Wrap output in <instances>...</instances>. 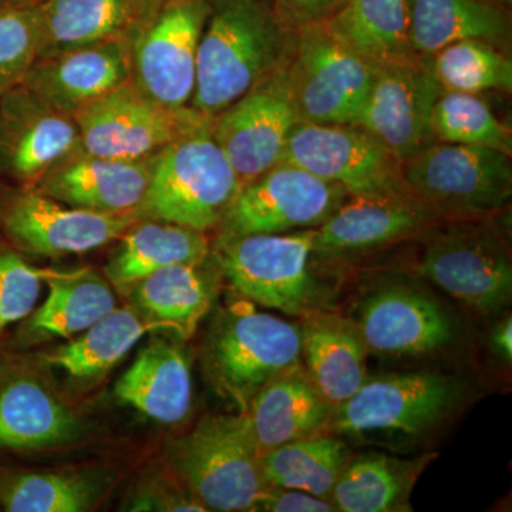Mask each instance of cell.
<instances>
[{"mask_svg":"<svg viewBox=\"0 0 512 512\" xmlns=\"http://www.w3.org/2000/svg\"><path fill=\"white\" fill-rule=\"evenodd\" d=\"M296 33L269 0H207L191 109L214 119L288 63Z\"/></svg>","mask_w":512,"mask_h":512,"instance_id":"obj_1","label":"cell"},{"mask_svg":"<svg viewBox=\"0 0 512 512\" xmlns=\"http://www.w3.org/2000/svg\"><path fill=\"white\" fill-rule=\"evenodd\" d=\"M202 365L215 392L244 414L266 384L302 366L301 328L238 296L212 320Z\"/></svg>","mask_w":512,"mask_h":512,"instance_id":"obj_2","label":"cell"},{"mask_svg":"<svg viewBox=\"0 0 512 512\" xmlns=\"http://www.w3.org/2000/svg\"><path fill=\"white\" fill-rule=\"evenodd\" d=\"M241 183L211 130V120L175 140L156 157L140 220L217 232Z\"/></svg>","mask_w":512,"mask_h":512,"instance_id":"obj_3","label":"cell"},{"mask_svg":"<svg viewBox=\"0 0 512 512\" xmlns=\"http://www.w3.org/2000/svg\"><path fill=\"white\" fill-rule=\"evenodd\" d=\"M494 220L443 221L414 238L416 271L481 316L503 311L512 298L510 244Z\"/></svg>","mask_w":512,"mask_h":512,"instance_id":"obj_4","label":"cell"},{"mask_svg":"<svg viewBox=\"0 0 512 512\" xmlns=\"http://www.w3.org/2000/svg\"><path fill=\"white\" fill-rule=\"evenodd\" d=\"M315 229L221 237L211 256L222 279L247 301L292 316L322 309L325 289L313 274Z\"/></svg>","mask_w":512,"mask_h":512,"instance_id":"obj_5","label":"cell"},{"mask_svg":"<svg viewBox=\"0 0 512 512\" xmlns=\"http://www.w3.org/2000/svg\"><path fill=\"white\" fill-rule=\"evenodd\" d=\"M244 414L204 417L168 443L165 464L208 511H254L266 485Z\"/></svg>","mask_w":512,"mask_h":512,"instance_id":"obj_6","label":"cell"},{"mask_svg":"<svg viewBox=\"0 0 512 512\" xmlns=\"http://www.w3.org/2000/svg\"><path fill=\"white\" fill-rule=\"evenodd\" d=\"M463 396L457 379L439 373L367 377L333 412L328 429L367 443L417 440L456 412Z\"/></svg>","mask_w":512,"mask_h":512,"instance_id":"obj_7","label":"cell"},{"mask_svg":"<svg viewBox=\"0 0 512 512\" xmlns=\"http://www.w3.org/2000/svg\"><path fill=\"white\" fill-rule=\"evenodd\" d=\"M417 200L441 221L495 217L510 205V154L493 148L434 141L403 163Z\"/></svg>","mask_w":512,"mask_h":512,"instance_id":"obj_8","label":"cell"},{"mask_svg":"<svg viewBox=\"0 0 512 512\" xmlns=\"http://www.w3.org/2000/svg\"><path fill=\"white\" fill-rule=\"evenodd\" d=\"M376 67L339 43L322 23L298 30L286 76L299 121L356 126Z\"/></svg>","mask_w":512,"mask_h":512,"instance_id":"obj_9","label":"cell"},{"mask_svg":"<svg viewBox=\"0 0 512 512\" xmlns=\"http://www.w3.org/2000/svg\"><path fill=\"white\" fill-rule=\"evenodd\" d=\"M138 220L69 207L35 187L0 181V238L26 258L86 254L116 242Z\"/></svg>","mask_w":512,"mask_h":512,"instance_id":"obj_10","label":"cell"},{"mask_svg":"<svg viewBox=\"0 0 512 512\" xmlns=\"http://www.w3.org/2000/svg\"><path fill=\"white\" fill-rule=\"evenodd\" d=\"M281 161L340 185L349 197L417 200L404 180L403 161L356 126L299 121Z\"/></svg>","mask_w":512,"mask_h":512,"instance_id":"obj_11","label":"cell"},{"mask_svg":"<svg viewBox=\"0 0 512 512\" xmlns=\"http://www.w3.org/2000/svg\"><path fill=\"white\" fill-rule=\"evenodd\" d=\"M73 120L86 153L143 160L211 119L190 106H164L130 82L84 107Z\"/></svg>","mask_w":512,"mask_h":512,"instance_id":"obj_12","label":"cell"},{"mask_svg":"<svg viewBox=\"0 0 512 512\" xmlns=\"http://www.w3.org/2000/svg\"><path fill=\"white\" fill-rule=\"evenodd\" d=\"M348 197L340 185L281 161L251 183L242 185L217 235L242 237L316 229Z\"/></svg>","mask_w":512,"mask_h":512,"instance_id":"obj_13","label":"cell"},{"mask_svg":"<svg viewBox=\"0 0 512 512\" xmlns=\"http://www.w3.org/2000/svg\"><path fill=\"white\" fill-rule=\"evenodd\" d=\"M205 18L207 0H164L133 30L131 83L137 90L164 106H190Z\"/></svg>","mask_w":512,"mask_h":512,"instance_id":"obj_14","label":"cell"},{"mask_svg":"<svg viewBox=\"0 0 512 512\" xmlns=\"http://www.w3.org/2000/svg\"><path fill=\"white\" fill-rule=\"evenodd\" d=\"M286 64L211 120L212 134L234 167L241 187L281 163L293 128L299 123Z\"/></svg>","mask_w":512,"mask_h":512,"instance_id":"obj_15","label":"cell"},{"mask_svg":"<svg viewBox=\"0 0 512 512\" xmlns=\"http://www.w3.org/2000/svg\"><path fill=\"white\" fill-rule=\"evenodd\" d=\"M87 431L82 416L32 366L0 349V456L74 446Z\"/></svg>","mask_w":512,"mask_h":512,"instance_id":"obj_16","label":"cell"},{"mask_svg":"<svg viewBox=\"0 0 512 512\" xmlns=\"http://www.w3.org/2000/svg\"><path fill=\"white\" fill-rule=\"evenodd\" d=\"M443 93L431 59L414 57L377 66L356 127L404 163L436 141L430 119L434 104Z\"/></svg>","mask_w":512,"mask_h":512,"instance_id":"obj_17","label":"cell"},{"mask_svg":"<svg viewBox=\"0 0 512 512\" xmlns=\"http://www.w3.org/2000/svg\"><path fill=\"white\" fill-rule=\"evenodd\" d=\"M82 148L72 117L19 84L0 96V181L36 187L56 164Z\"/></svg>","mask_w":512,"mask_h":512,"instance_id":"obj_18","label":"cell"},{"mask_svg":"<svg viewBox=\"0 0 512 512\" xmlns=\"http://www.w3.org/2000/svg\"><path fill=\"white\" fill-rule=\"evenodd\" d=\"M131 77L133 45L127 35L39 56L22 84L73 119L84 107L130 83Z\"/></svg>","mask_w":512,"mask_h":512,"instance_id":"obj_19","label":"cell"},{"mask_svg":"<svg viewBox=\"0 0 512 512\" xmlns=\"http://www.w3.org/2000/svg\"><path fill=\"white\" fill-rule=\"evenodd\" d=\"M369 353L426 356L453 342L456 325L446 309L416 286L396 282L370 293L355 320Z\"/></svg>","mask_w":512,"mask_h":512,"instance_id":"obj_20","label":"cell"},{"mask_svg":"<svg viewBox=\"0 0 512 512\" xmlns=\"http://www.w3.org/2000/svg\"><path fill=\"white\" fill-rule=\"evenodd\" d=\"M443 222L410 198L348 197L338 211L315 229L313 261L356 258L399 242Z\"/></svg>","mask_w":512,"mask_h":512,"instance_id":"obj_21","label":"cell"},{"mask_svg":"<svg viewBox=\"0 0 512 512\" xmlns=\"http://www.w3.org/2000/svg\"><path fill=\"white\" fill-rule=\"evenodd\" d=\"M157 156L119 160L94 156L80 148L56 164L35 188L80 210L137 214L146 197Z\"/></svg>","mask_w":512,"mask_h":512,"instance_id":"obj_22","label":"cell"},{"mask_svg":"<svg viewBox=\"0 0 512 512\" xmlns=\"http://www.w3.org/2000/svg\"><path fill=\"white\" fill-rule=\"evenodd\" d=\"M49 295L19 323L10 348L25 349L52 339H72L117 308V296L106 276L92 268L47 269Z\"/></svg>","mask_w":512,"mask_h":512,"instance_id":"obj_23","label":"cell"},{"mask_svg":"<svg viewBox=\"0 0 512 512\" xmlns=\"http://www.w3.org/2000/svg\"><path fill=\"white\" fill-rule=\"evenodd\" d=\"M183 340L156 336L114 386V396L157 423H183L192 409L191 359Z\"/></svg>","mask_w":512,"mask_h":512,"instance_id":"obj_24","label":"cell"},{"mask_svg":"<svg viewBox=\"0 0 512 512\" xmlns=\"http://www.w3.org/2000/svg\"><path fill=\"white\" fill-rule=\"evenodd\" d=\"M222 276L210 256L197 265H174L146 276L128 291V303L160 332L187 342L210 313Z\"/></svg>","mask_w":512,"mask_h":512,"instance_id":"obj_25","label":"cell"},{"mask_svg":"<svg viewBox=\"0 0 512 512\" xmlns=\"http://www.w3.org/2000/svg\"><path fill=\"white\" fill-rule=\"evenodd\" d=\"M302 365L326 402L338 409L367 379L369 350L355 320L320 311L303 316Z\"/></svg>","mask_w":512,"mask_h":512,"instance_id":"obj_26","label":"cell"},{"mask_svg":"<svg viewBox=\"0 0 512 512\" xmlns=\"http://www.w3.org/2000/svg\"><path fill=\"white\" fill-rule=\"evenodd\" d=\"M333 412L302 365L259 390L244 416L256 450L264 454L323 433Z\"/></svg>","mask_w":512,"mask_h":512,"instance_id":"obj_27","label":"cell"},{"mask_svg":"<svg viewBox=\"0 0 512 512\" xmlns=\"http://www.w3.org/2000/svg\"><path fill=\"white\" fill-rule=\"evenodd\" d=\"M407 12L410 46L423 59L467 39L511 55V15L504 0H407Z\"/></svg>","mask_w":512,"mask_h":512,"instance_id":"obj_28","label":"cell"},{"mask_svg":"<svg viewBox=\"0 0 512 512\" xmlns=\"http://www.w3.org/2000/svg\"><path fill=\"white\" fill-rule=\"evenodd\" d=\"M104 266L114 291L126 296L146 276L174 265H197L211 256L210 235L183 225L138 220L117 239Z\"/></svg>","mask_w":512,"mask_h":512,"instance_id":"obj_29","label":"cell"},{"mask_svg":"<svg viewBox=\"0 0 512 512\" xmlns=\"http://www.w3.org/2000/svg\"><path fill=\"white\" fill-rule=\"evenodd\" d=\"M147 333L161 332L127 303L117 306L80 335L40 353L39 359L43 365L62 370L69 379L92 382L119 365Z\"/></svg>","mask_w":512,"mask_h":512,"instance_id":"obj_30","label":"cell"},{"mask_svg":"<svg viewBox=\"0 0 512 512\" xmlns=\"http://www.w3.org/2000/svg\"><path fill=\"white\" fill-rule=\"evenodd\" d=\"M113 478L99 470H29L0 464V508L8 512L93 510Z\"/></svg>","mask_w":512,"mask_h":512,"instance_id":"obj_31","label":"cell"},{"mask_svg":"<svg viewBox=\"0 0 512 512\" xmlns=\"http://www.w3.org/2000/svg\"><path fill=\"white\" fill-rule=\"evenodd\" d=\"M322 25L375 66L420 57L410 46L407 0H345Z\"/></svg>","mask_w":512,"mask_h":512,"instance_id":"obj_32","label":"cell"},{"mask_svg":"<svg viewBox=\"0 0 512 512\" xmlns=\"http://www.w3.org/2000/svg\"><path fill=\"white\" fill-rule=\"evenodd\" d=\"M429 457L406 461L386 454L350 458L332 491L338 511H409V498Z\"/></svg>","mask_w":512,"mask_h":512,"instance_id":"obj_33","label":"cell"},{"mask_svg":"<svg viewBox=\"0 0 512 512\" xmlns=\"http://www.w3.org/2000/svg\"><path fill=\"white\" fill-rule=\"evenodd\" d=\"M40 56L133 33L130 0H43Z\"/></svg>","mask_w":512,"mask_h":512,"instance_id":"obj_34","label":"cell"},{"mask_svg":"<svg viewBox=\"0 0 512 512\" xmlns=\"http://www.w3.org/2000/svg\"><path fill=\"white\" fill-rule=\"evenodd\" d=\"M259 460L268 487L295 488L330 500L350 453L342 440L319 433L266 451Z\"/></svg>","mask_w":512,"mask_h":512,"instance_id":"obj_35","label":"cell"},{"mask_svg":"<svg viewBox=\"0 0 512 512\" xmlns=\"http://www.w3.org/2000/svg\"><path fill=\"white\" fill-rule=\"evenodd\" d=\"M444 92H512L511 55L483 40L451 43L431 57Z\"/></svg>","mask_w":512,"mask_h":512,"instance_id":"obj_36","label":"cell"},{"mask_svg":"<svg viewBox=\"0 0 512 512\" xmlns=\"http://www.w3.org/2000/svg\"><path fill=\"white\" fill-rule=\"evenodd\" d=\"M431 134L441 143L493 148L512 156L510 127L495 116L480 94L444 92L430 119Z\"/></svg>","mask_w":512,"mask_h":512,"instance_id":"obj_37","label":"cell"},{"mask_svg":"<svg viewBox=\"0 0 512 512\" xmlns=\"http://www.w3.org/2000/svg\"><path fill=\"white\" fill-rule=\"evenodd\" d=\"M40 50L39 5L0 6V96L23 83Z\"/></svg>","mask_w":512,"mask_h":512,"instance_id":"obj_38","label":"cell"},{"mask_svg":"<svg viewBox=\"0 0 512 512\" xmlns=\"http://www.w3.org/2000/svg\"><path fill=\"white\" fill-rule=\"evenodd\" d=\"M46 272L0 238V340L35 311Z\"/></svg>","mask_w":512,"mask_h":512,"instance_id":"obj_39","label":"cell"},{"mask_svg":"<svg viewBox=\"0 0 512 512\" xmlns=\"http://www.w3.org/2000/svg\"><path fill=\"white\" fill-rule=\"evenodd\" d=\"M123 507L133 512L208 511L168 467L141 477L128 493Z\"/></svg>","mask_w":512,"mask_h":512,"instance_id":"obj_40","label":"cell"},{"mask_svg":"<svg viewBox=\"0 0 512 512\" xmlns=\"http://www.w3.org/2000/svg\"><path fill=\"white\" fill-rule=\"evenodd\" d=\"M254 511L262 512H333L332 500L295 488L268 487L256 503Z\"/></svg>","mask_w":512,"mask_h":512,"instance_id":"obj_41","label":"cell"},{"mask_svg":"<svg viewBox=\"0 0 512 512\" xmlns=\"http://www.w3.org/2000/svg\"><path fill=\"white\" fill-rule=\"evenodd\" d=\"M279 18L293 30L326 22L345 0H269Z\"/></svg>","mask_w":512,"mask_h":512,"instance_id":"obj_42","label":"cell"},{"mask_svg":"<svg viewBox=\"0 0 512 512\" xmlns=\"http://www.w3.org/2000/svg\"><path fill=\"white\" fill-rule=\"evenodd\" d=\"M490 349L495 356L500 357L505 363H511L512 360V319L511 316H505L503 320L495 325L491 330Z\"/></svg>","mask_w":512,"mask_h":512,"instance_id":"obj_43","label":"cell"},{"mask_svg":"<svg viewBox=\"0 0 512 512\" xmlns=\"http://www.w3.org/2000/svg\"><path fill=\"white\" fill-rule=\"evenodd\" d=\"M163 2L164 0H130L131 9H133L134 22H136L134 29L138 28L141 23L146 22V20L150 18L158 8H160L161 3Z\"/></svg>","mask_w":512,"mask_h":512,"instance_id":"obj_44","label":"cell"},{"mask_svg":"<svg viewBox=\"0 0 512 512\" xmlns=\"http://www.w3.org/2000/svg\"><path fill=\"white\" fill-rule=\"evenodd\" d=\"M43 0H0V6H35Z\"/></svg>","mask_w":512,"mask_h":512,"instance_id":"obj_45","label":"cell"}]
</instances>
